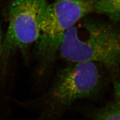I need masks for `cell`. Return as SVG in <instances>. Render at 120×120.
Instances as JSON below:
<instances>
[{"mask_svg":"<svg viewBox=\"0 0 120 120\" xmlns=\"http://www.w3.org/2000/svg\"><path fill=\"white\" fill-rule=\"evenodd\" d=\"M114 81L111 73L100 64L70 63L58 70L52 84L42 94L19 104L38 111L35 120H60L78 101H101Z\"/></svg>","mask_w":120,"mask_h":120,"instance_id":"obj_1","label":"cell"},{"mask_svg":"<svg viewBox=\"0 0 120 120\" xmlns=\"http://www.w3.org/2000/svg\"><path fill=\"white\" fill-rule=\"evenodd\" d=\"M82 24L87 38L81 39L76 26L65 32L59 48L61 57L70 63L91 62L120 79V29L102 20L85 17Z\"/></svg>","mask_w":120,"mask_h":120,"instance_id":"obj_2","label":"cell"},{"mask_svg":"<svg viewBox=\"0 0 120 120\" xmlns=\"http://www.w3.org/2000/svg\"><path fill=\"white\" fill-rule=\"evenodd\" d=\"M95 12V0H55L45 10L40 25V36L35 43L37 85L49 79L65 32L90 13Z\"/></svg>","mask_w":120,"mask_h":120,"instance_id":"obj_3","label":"cell"},{"mask_svg":"<svg viewBox=\"0 0 120 120\" xmlns=\"http://www.w3.org/2000/svg\"><path fill=\"white\" fill-rule=\"evenodd\" d=\"M48 5L47 0H13L8 12L9 24L4 35V47L12 57L20 52L26 61L29 50L40 36V25Z\"/></svg>","mask_w":120,"mask_h":120,"instance_id":"obj_4","label":"cell"},{"mask_svg":"<svg viewBox=\"0 0 120 120\" xmlns=\"http://www.w3.org/2000/svg\"><path fill=\"white\" fill-rule=\"evenodd\" d=\"M80 109L85 120H120V100L115 97L103 105H85Z\"/></svg>","mask_w":120,"mask_h":120,"instance_id":"obj_5","label":"cell"},{"mask_svg":"<svg viewBox=\"0 0 120 120\" xmlns=\"http://www.w3.org/2000/svg\"><path fill=\"white\" fill-rule=\"evenodd\" d=\"M4 37L0 24V98L10 94V82L12 76H11V60L12 57L8 55L4 47Z\"/></svg>","mask_w":120,"mask_h":120,"instance_id":"obj_6","label":"cell"},{"mask_svg":"<svg viewBox=\"0 0 120 120\" xmlns=\"http://www.w3.org/2000/svg\"><path fill=\"white\" fill-rule=\"evenodd\" d=\"M106 16L114 23L120 22V0H95V12Z\"/></svg>","mask_w":120,"mask_h":120,"instance_id":"obj_7","label":"cell"},{"mask_svg":"<svg viewBox=\"0 0 120 120\" xmlns=\"http://www.w3.org/2000/svg\"><path fill=\"white\" fill-rule=\"evenodd\" d=\"M112 88L114 92V97L120 100V79L115 80L112 82Z\"/></svg>","mask_w":120,"mask_h":120,"instance_id":"obj_8","label":"cell"}]
</instances>
